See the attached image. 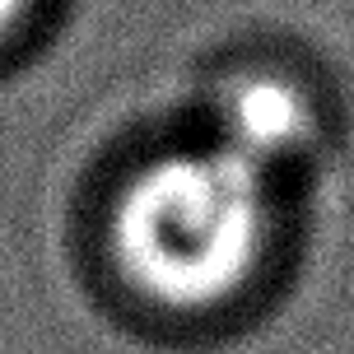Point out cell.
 Masks as SVG:
<instances>
[{
    "mask_svg": "<svg viewBox=\"0 0 354 354\" xmlns=\"http://www.w3.org/2000/svg\"><path fill=\"white\" fill-rule=\"evenodd\" d=\"M252 173L233 159H154L107 205L117 275L140 294L201 299L238 284L257 252Z\"/></svg>",
    "mask_w": 354,
    "mask_h": 354,
    "instance_id": "obj_1",
    "label": "cell"
},
{
    "mask_svg": "<svg viewBox=\"0 0 354 354\" xmlns=\"http://www.w3.org/2000/svg\"><path fill=\"white\" fill-rule=\"evenodd\" d=\"M19 10H28V5H24V0H0V37L19 24Z\"/></svg>",
    "mask_w": 354,
    "mask_h": 354,
    "instance_id": "obj_2",
    "label": "cell"
}]
</instances>
